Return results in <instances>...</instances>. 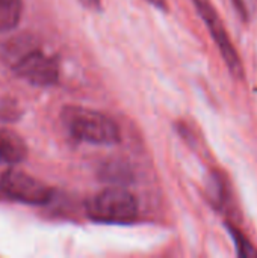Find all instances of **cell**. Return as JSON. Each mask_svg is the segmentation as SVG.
Here are the masks:
<instances>
[{"label":"cell","instance_id":"10","mask_svg":"<svg viewBox=\"0 0 257 258\" xmlns=\"http://www.w3.org/2000/svg\"><path fill=\"white\" fill-rule=\"evenodd\" d=\"M206 189H208V198L211 204L215 209L221 210L227 203V184L223 175L220 172H214Z\"/></svg>","mask_w":257,"mask_h":258},{"label":"cell","instance_id":"1","mask_svg":"<svg viewBox=\"0 0 257 258\" xmlns=\"http://www.w3.org/2000/svg\"><path fill=\"white\" fill-rule=\"evenodd\" d=\"M61 119L68 133L77 141L92 145H115L121 141L117 122L101 112L67 106L61 112Z\"/></svg>","mask_w":257,"mask_h":258},{"label":"cell","instance_id":"5","mask_svg":"<svg viewBox=\"0 0 257 258\" xmlns=\"http://www.w3.org/2000/svg\"><path fill=\"white\" fill-rule=\"evenodd\" d=\"M17 77L33 86H53L59 80V65L53 56H48L36 48L23 56L14 67Z\"/></svg>","mask_w":257,"mask_h":258},{"label":"cell","instance_id":"12","mask_svg":"<svg viewBox=\"0 0 257 258\" xmlns=\"http://www.w3.org/2000/svg\"><path fill=\"white\" fill-rule=\"evenodd\" d=\"M20 116V107L15 100H2L0 101V118L3 121H15Z\"/></svg>","mask_w":257,"mask_h":258},{"label":"cell","instance_id":"6","mask_svg":"<svg viewBox=\"0 0 257 258\" xmlns=\"http://www.w3.org/2000/svg\"><path fill=\"white\" fill-rule=\"evenodd\" d=\"M27 157V145L24 139L11 128H0V162L6 165H18Z\"/></svg>","mask_w":257,"mask_h":258},{"label":"cell","instance_id":"13","mask_svg":"<svg viewBox=\"0 0 257 258\" xmlns=\"http://www.w3.org/2000/svg\"><path fill=\"white\" fill-rule=\"evenodd\" d=\"M86 9L91 11H100L101 9V0H79Z\"/></svg>","mask_w":257,"mask_h":258},{"label":"cell","instance_id":"7","mask_svg":"<svg viewBox=\"0 0 257 258\" xmlns=\"http://www.w3.org/2000/svg\"><path fill=\"white\" fill-rule=\"evenodd\" d=\"M98 177L111 186H126L133 180L130 166L120 160H111L103 163L98 171Z\"/></svg>","mask_w":257,"mask_h":258},{"label":"cell","instance_id":"8","mask_svg":"<svg viewBox=\"0 0 257 258\" xmlns=\"http://www.w3.org/2000/svg\"><path fill=\"white\" fill-rule=\"evenodd\" d=\"M21 0H0V33L15 29L21 20Z\"/></svg>","mask_w":257,"mask_h":258},{"label":"cell","instance_id":"9","mask_svg":"<svg viewBox=\"0 0 257 258\" xmlns=\"http://www.w3.org/2000/svg\"><path fill=\"white\" fill-rule=\"evenodd\" d=\"M30 50H33L30 39H26V36H17L9 39L5 47H3V59L9 63H12V67L23 57L26 56Z\"/></svg>","mask_w":257,"mask_h":258},{"label":"cell","instance_id":"4","mask_svg":"<svg viewBox=\"0 0 257 258\" xmlns=\"http://www.w3.org/2000/svg\"><path fill=\"white\" fill-rule=\"evenodd\" d=\"M0 192L9 200L29 206H44L53 197L50 186L18 169H9L0 177Z\"/></svg>","mask_w":257,"mask_h":258},{"label":"cell","instance_id":"11","mask_svg":"<svg viewBox=\"0 0 257 258\" xmlns=\"http://www.w3.org/2000/svg\"><path fill=\"white\" fill-rule=\"evenodd\" d=\"M227 230L232 236V240L235 243L236 252L241 258H254L257 257V249L251 245V242L248 240V237L233 224L227 222Z\"/></svg>","mask_w":257,"mask_h":258},{"label":"cell","instance_id":"3","mask_svg":"<svg viewBox=\"0 0 257 258\" xmlns=\"http://www.w3.org/2000/svg\"><path fill=\"white\" fill-rule=\"evenodd\" d=\"M195 9L198 11L201 20L204 21V24L208 26L227 68H229V73L233 76V79L236 80H244L245 79V70H244V65H242V60H241V56L238 54V50L236 47L233 45L227 30H226V26L223 23V20L220 18L215 6L212 5L211 0H192Z\"/></svg>","mask_w":257,"mask_h":258},{"label":"cell","instance_id":"14","mask_svg":"<svg viewBox=\"0 0 257 258\" xmlns=\"http://www.w3.org/2000/svg\"><path fill=\"white\" fill-rule=\"evenodd\" d=\"M148 3H151L155 8L161 9V11H168V2L167 0H147Z\"/></svg>","mask_w":257,"mask_h":258},{"label":"cell","instance_id":"2","mask_svg":"<svg viewBox=\"0 0 257 258\" xmlns=\"http://www.w3.org/2000/svg\"><path fill=\"white\" fill-rule=\"evenodd\" d=\"M86 216L97 224H132L138 216V201L124 186H109L85 204Z\"/></svg>","mask_w":257,"mask_h":258}]
</instances>
